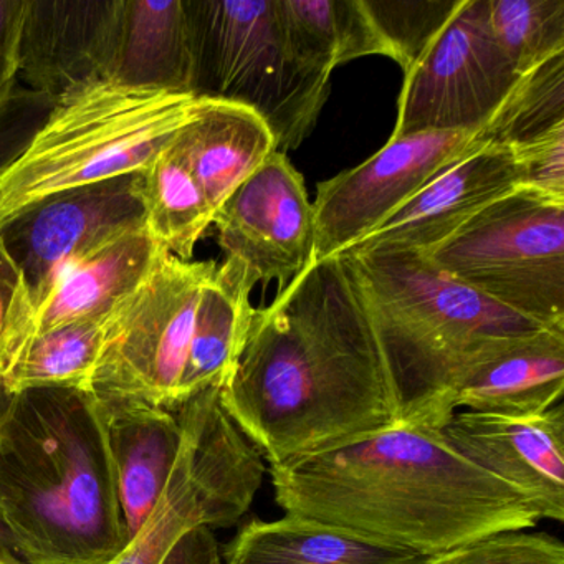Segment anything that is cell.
<instances>
[{
  "mask_svg": "<svg viewBox=\"0 0 564 564\" xmlns=\"http://www.w3.org/2000/svg\"><path fill=\"white\" fill-rule=\"evenodd\" d=\"M220 401L270 467L401 421L348 257L310 263L272 305L253 308Z\"/></svg>",
  "mask_w": 564,
  "mask_h": 564,
  "instance_id": "6da1fadb",
  "label": "cell"
},
{
  "mask_svg": "<svg viewBox=\"0 0 564 564\" xmlns=\"http://www.w3.org/2000/svg\"><path fill=\"white\" fill-rule=\"evenodd\" d=\"M275 500L422 557L497 531L528 530L530 501L458 454L441 429L398 424L333 451L270 467Z\"/></svg>",
  "mask_w": 564,
  "mask_h": 564,
  "instance_id": "7a4b0ae2",
  "label": "cell"
},
{
  "mask_svg": "<svg viewBox=\"0 0 564 564\" xmlns=\"http://www.w3.org/2000/svg\"><path fill=\"white\" fill-rule=\"evenodd\" d=\"M0 523L28 564H105L127 546L90 391L0 392Z\"/></svg>",
  "mask_w": 564,
  "mask_h": 564,
  "instance_id": "3957f363",
  "label": "cell"
},
{
  "mask_svg": "<svg viewBox=\"0 0 564 564\" xmlns=\"http://www.w3.org/2000/svg\"><path fill=\"white\" fill-rule=\"evenodd\" d=\"M401 422L442 429L455 389L513 339L543 329L451 279L424 253H348Z\"/></svg>",
  "mask_w": 564,
  "mask_h": 564,
  "instance_id": "277c9868",
  "label": "cell"
},
{
  "mask_svg": "<svg viewBox=\"0 0 564 564\" xmlns=\"http://www.w3.org/2000/svg\"><path fill=\"white\" fill-rule=\"evenodd\" d=\"M197 97L94 82L55 101L0 173L4 224L55 194L138 173L193 118Z\"/></svg>",
  "mask_w": 564,
  "mask_h": 564,
  "instance_id": "5b68a950",
  "label": "cell"
},
{
  "mask_svg": "<svg viewBox=\"0 0 564 564\" xmlns=\"http://www.w3.org/2000/svg\"><path fill=\"white\" fill-rule=\"evenodd\" d=\"M176 411L183 444L170 481L143 527L105 564H223L214 530L234 527L262 487L263 457L227 414L219 386Z\"/></svg>",
  "mask_w": 564,
  "mask_h": 564,
  "instance_id": "8992f818",
  "label": "cell"
},
{
  "mask_svg": "<svg viewBox=\"0 0 564 564\" xmlns=\"http://www.w3.org/2000/svg\"><path fill=\"white\" fill-rule=\"evenodd\" d=\"M193 42V95L252 110L276 151L296 150L328 100L329 77L290 51L276 0H184Z\"/></svg>",
  "mask_w": 564,
  "mask_h": 564,
  "instance_id": "52a82bcc",
  "label": "cell"
},
{
  "mask_svg": "<svg viewBox=\"0 0 564 564\" xmlns=\"http://www.w3.org/2000/svg\"><path fill=\"white\" fill-rule=\"evenodd\" d=\"M424 256L497 305L564 332V199L518 187Z\"/></svg>",
  "mask_w": 564,
  "mask_h": 564,
  "instance_id": "ba28073f",
  "label": "cell"
},
{
  "mask_svg": "<svg viewBox=\"0 0 564 564\" xmlns=\"http://www.w3.org/2000/svg\"><path fill=\"white\" fill-rule=\"evenodd\" d=\"M216 269L213 260L161 256L143 283L108 316L91 394L176 408L200 292Z\"/></svg>",
  "mask_w": 564,
  "mask_h": 564,
  "instance_id": "9c48e42d",
  "label": "cell"
},
{
  "mask_svg": "<svg viewBox=\"0 0 564 564\" xmlns=\"http://www.w3.org/2000/svg\"><path fill=\"white\" fill-rule=\"evenodd\" d=\"M520 77L491 31L488 0H464L404 75L392 137L481 131Z\"/></svg>",
  "mask_w": 564,
  "mask_h": 564,
  "instance_id": "30bf717a",
  "label": "cell"
},
{
  "mask_svg": "<svg viewBox=\"0 0 564 564\" xmlns=\"http://www.w3.org/2000/svg\"><path fill=\"white\" fill-rule=\"evenodd\" d=\"M478 133L431 131L391 137L365 163L319 183L312 204V262L339 256L375 232L442 171L484 147Z\"/></svg>",
  "mask_w": 564,
  "mask_h": 564,
  "instance_id": "8fae6325",
  "label": "cell"
},
{
  "mask_svg": "<svg viewBox=\"0 0 564 564\" xmlns=\"http://www.w3.org/2000/svg\"><path fill=\"white\" fill-rule=\"evenodd\" d=\"M141 229L134 173L47 197L8 220L0 239L21 267L35 306L72 263Z\"/></svg>",
  "mask_w": 564,
  "mask_h": 564,
  "instance_id": "7c38bea8",
  "label": "cell"
},
{
  "mask_svg": "<svg viewBox=\"0 0 564 564\" xmlns=\"http://www.w3.org/2000/svg\"><path fill=\"white\" fill-rule=\"evenodd\" d=\"M227 260L253 285L279 280L285 289L313 260L315 217L302 174L285 153L270 154L214 214Z\"/></svg>",
  "mask_w": 564,
  "mask_h": 564,
  "instance_id": "4fadbf2b",
  "label": "cell"
},
{
  "mask_svg": "<svg viewBox=\"0 0 564 564\" xmlns=\"http://www.w3.org/2000/svg\"><path fill=\"white\" fill-rule=\"evenodd\" d=\"M448 444L523 495L540 518L564 520V408L533 417L457 411L442 425Z\"/></svg>",
  "mask_w": 564,
  "mask_h": 564,
  "instance_id": "5bb4252c",
  "label": "cell"
},
{
  "mask_svg": "<svg viewBox=\"0 0 564 564\" xmlns=\"http://www.w3.org/2000/svg\"><path fill=\"white\" fill-rule=\"evenodd\" d=\"M520 184V167L513 153L484 144L442 171L375 232L339 256L369 250L431 252Z\"/></svg>",
  "mask_w": 564,
  "mask_h": 564,
  "instance_id": "9a60e30c",
  "label": "cell"
},
{
  "mask_svg": "<svg viewBox=\"0 0 564 564\" xmlns=\"http://www.w3.org/2000/svg\"><path fill=\"white\" fill-rule=\"evenodd\" d=\"M117 0H25L19 82L57 101L101 80Z\"/></svg>",
  "mask_w": 564,
  "mask_h": 564,
  "instance_id": "2e32d148",
  "label": "cell"
},
{
  "mask_svg": "<svg viewBox=\"0 0 564 564\" xmlns=\"http://www.w3.org/2000/svg\"><path fill=\"white\" fill-rule=\"evenodd\" d=\"M95 398L130 541L153 513L170 481L183 444V427L176 409L134 398Z\"/></svg>",
  "mask_w": 564,
  "mask_h": 564,
  "instance_id": "e0dca14e",
  "label": "cell"
},
{
  "mask_svg": "<svg viewBox=\"0 0 564 564\" xmlns=\"http://www.w3.org/2000/svg\"><path fill=\"white\" fill-rule=\"evenodd\" d=\"M101 80L193 95V42L184 0H117Z\"/></svg>",
  "mask_w": 564,
  "mask_h": 564,
  "instance_id": "ac0fdd59",
  "label": "cell"
},
{
  "mask_svg": "<svg viewBox=\"0 0 564 564\" xmlns=\"http://www.w3.org/2000/svg\"><path fill=\"white\" fill-rule=\"evenodd\" d=\"M164 252L141 229L72 263L32 310L28 341L70 323L105 322L143 283Z\"/></svg>",
  "mask_w": 564,
  "mask_h": 564,
  "instance_id": "d6986e66",
  "label": "cell"
},
{
  "mask_svg": "<svg viewBox=\"0 0 564 564\" xmlns=\"http://www.w3.org/2000/svg\"><path fill=\"white\" fill-rule=\"evenodd\" d=\"M563 391L564 332L543 328L471 369L455 389L451 411L533 417L561 402Z\"/></svg>",
  "mask_w": 564,
  "mask_h": 564,
  "instance_id": "ffe728a7",
  "label": "cell"
},
{
  "mask_svg": "<svg viewBox=\"0 0 564 564\" xmlns=\"http://www.w3.org/2000/svg\"><path fill=\"white\" fill-rule=\"evenodd\" d=\"M176 143L214 214L276 151L272 131L252 110L207 98H197Z\"/></svg>",
  "mask_w": 564,
  "mask_h": 564,
  "instance_id": "44dd1931",
  "label": "cell"
},
{
  "mask_svg": "<svg viewBox=\"0 0 564 564\" xmlns=\"http://www.w3.org/2000/svg\"><path fill=\"white\" fill-rule=\"evenodd\" d=\"M227 564H422L427 557L303 514L253 520L224 547Z\"/></svg>",
  "mask_w": 564,
  "mask_h": 564,
  "instance_id": "7402d4cb",
  "label": "cell"
},
{
  "mask_svg": "<svg viewBox=\"0 0 564 564\" xmlns=\"http://www.w3.org/2000/svg\"><path fill=\"white\" fill-rule=\"evenodd\" d=\"M253 286L246 270L227 259L207 280L197 305L176 405L204 389L223 388L229 378L249 333Z\"/></svg>",
  "mask_w": 564,
  "mask_h": 564,
  "instance_id": "603a6c76",
  "label": "cell"
},
{
  "mask_svg": "<svg viewBox=\"0 0 564 564\" xmlns=\"http://www.w3.org/2000/svg\"><path fill=\"white\" fill-rule=\"evenodd\" d=\"M290 51L296 61L332 77L356 58L389 57L362 0H276Z\"/></svg>",
  "mask_w": 564,
  "mask_h": 564,
  "instance_id": "cb8c5ba5",
  "label": "cell"
},
{
  "mask_svg": "<svg viewBox=\"0 0 564 564\" xmlns=\"http://www.w3.org/2000/svg\"><path fill=\"white\" fill-rule=\"evenodd\" d=\"M144 229L171 256L191 260L214 210L176 140L137 173Z\"/></svg>",
  "mask_w": 564,
  "mask_h": 564,
  "instance_id": "d4e9b609",
  "label": "cell"
},
{
  "mask_svg": "<svg viewBox=\"0 0 564 564\" xmlns=\"http://www.w3.org/2000/svg\"><path fill=\"white\" fill-rule=\"evenodd\" d=\"M107 319L70 323L32 336L0 378V392L12 394L37 388L90 391L91 376L104 349Z\"/></svg>",
  "mask_w": 564,
  "mask_h": 564,
  "instance_id": "484cf974",
  "label": "cell"
},
{
  "mask_svg": "<svg viewBox=\"0 0 564 564\" xmlns=\"http://www.w3.org/2000/svg\"><path fill=\"white\" fill-rule=\"evenodd\" d=\"M564 131V52L521 75L507 100L481 128L484 144L511 153Z\"/></svg>",
  "mask_w": 564,
  "mask_h": 564,
  "instance_id": "4316f807",
  "label": "cell"
},
{
  "mask_svg": "<svg viewBox=\"0 0 564 564\" xmlns=\"http://www.w3.org/2000/svg\"><path fill=\"white\" fill-rule=\"evenodd\" d=\"M488 18L521 75L564 52V0H488Z\"/></svg>",
  "mask_w": 564,
  "mask_h": 564,
  "instance_id": "83f0119b",
  "label": "cell"
},
{
  "mask_svg": "<svg viewBox=\"0 0 564 564\" xmlns=\"http://www.w3.org/2000/svg\"><path fill=\"white\" fill-rule=\"evenodd\" d=\"M464 0H362L389 58L404 75L421 61Z\"/></svg>",
  "mask_w": 564,
  "mask_h": 564,
  "instance_id": "f1b7e54d",
  "label": "cell"
},
{
  "mask_svg": "<svg viewBox=\"0 0 564 564\" xmlns=\"http://www.w3.org/2000/svg\"><path fill=\"white\" fill-rule=\"evenodd\" d=\"M422 564H564V546L546 533L497 531Z\"/></svg>",
  "mask_w": 564,
  "mask_h": 564,
  "instance_id": "f546056e",
  "label": "cell"
},
{
  "mask_svg": "<svg viewBox=\"0 0 564 564\" xmlns=\"http://www.w3.org/2000/svg\"><path fill=\"white\" fill-rule=\"evenodd\" d=\"M32 308L34 303L24 273L0 239V378L14 365L28 341Z\"/></svg>",
  "mask_w": 564,
  "mask_h": 564,
  "instance_id": "4dcf8cb0",
  "label": "cell"
},
{
  "mask_svg": "<svg viewBox=\"0 0 564 564\" xmlns=\"http://www.w3.org/2000/svg\"><path fill=\"white\" fill-rule=\"evenodd\" d=\"M55 101L24 85L0 101V173L25 150Z\"/></svg>",
  "mask_w": 564,
  "mask_h": 564,
  "instance_id": "1f68e13d",
  "label": "cell"
},
{
  "mask_svg": "<svg viewBox=\"0 0 564 564\" xmlns=\"http://www.w3.org/2000/svg\"><path fill=\"white\" fill-rule=\"evenodd\" d=\"M513 156L520 167V187L564 199V131Z\"/></svg>",
  "mask_w": 564,
  "mask_h": 564,
  "instance_id": "d6a6232c",
  "label": "cell"
},
{
  "mask_svg": "<svg viewBox=\"0 0 564 564\" xmlns=\"http://www.w3.org/2000/svg\"><path fill=\"white\" fill-rule=\"evenodd\" d=\"M25 0H0V101L19 87Z\"/></svg>",
  "mask_w": 564,
  "mask_h": 564,
  "instance_id": "836d02e7",
  "label": "cell"
},
{
  "mask_svg": "<svg viewBox=\"0 0 564 564\" xmlns=\"http://www.w3.org/2000/svg\"><path fill=\"white\" fill-rule=\"evenodd\" d=\"M11 554H15L12 551L11 544H9L8 534H6L4 527L0 523V560L6 556H11Z\"/></svg>",
  "mask_w": 564,
  "mask_h": 564,
  "instance_id": "e575fe53",
  "label": "cell"
},
{
  "mask_svg": "<svg viewBox=\"0 0 564 564\" xmlns=\"http://www.w3.org/2000/svg\"><path fill=\"white\" fill-rule=\"evenodd\" d=\"M0 564H28L18 556V554H11V556H6L0 560Z\"/></svg>",
  "mask_w": 564,
  "mask_h": 564,
  "instance_id": "d590c367",
  "label": "cell"
},
{
  "mask_svg": "<svg viewBox=\"0 0 564 564\" xmlns=\"http://www.w3.org/2000/svg\"><path fill=\"white\" fill-rule=\"evenodd\" d=\"M4 227V217H2V210H0V230Z\"/></svg>",
  "mask_w": 564,
  "mask_h": 564,
  "instance_id": "8d00e7d4",
  "label": "cell"
}]
</instances>
